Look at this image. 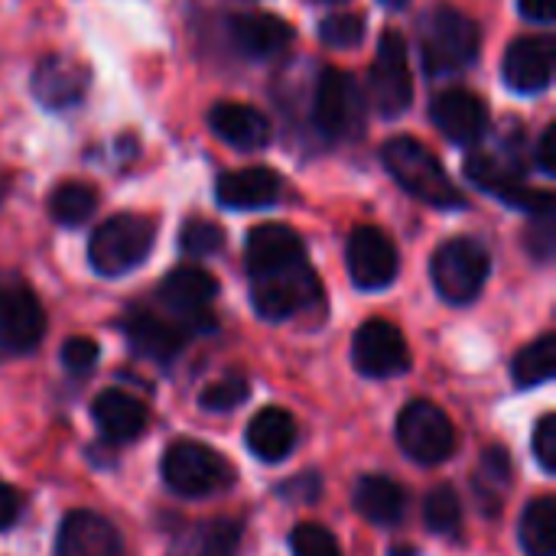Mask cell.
<instances>
[{"instance_id":"6da1fadb","label":"cell","mask_w":556,"mask_h":556,"mask_svg":"<svg viewBox=\"0 0 556 556\" xmlns=\"http://www.w3.org/2000/svg\"><path fill=\"white\" fill-rule=\"evenodd\" d=\"M482 33L472 16L450 3H437L420 16V62L430 78L469 68L479 59Z\"/></svg>"},{"instance_id":"7a4b0ae2","label":"cell","mask_w":556,"mask_h":556,"mask_svg":"<svg viewBox=\"0 0 556 556\" xmlns=\"http://www.w3.org/2000/svg\"><path fill=\"white\" fill-rule=\"evenodd\" d=\"M384 169L394 176V182L410 192L414 199L443 208V212H456L466 208V195L456 189V182L450 179V173L443 169V163L414 137H391L381 150Z\"/></svg>"},{"instance_id":"3957f363","label":"cell","mask_w":556,"mask_h":556,"mask_svg":"<svg viewBox=\"0 0 556 556\" xmlns=\"http://www.w3.org/2000/svg\"><path fill=\"white\" fill-rule=\"evenodd\" d=\"M153 238L156 228L150 218L130 212L114 215L94 228L88 241V264L101 277H124L147 261V254L153 251Z\"/></svg>"},{"instance_id":"277c9868","label":"cell","mask_w":556,"mask_h":556,"mask_svg":"<svg viewBox=\"0 0 556 556\" xmlns=\"http://www.w3.org/2000/svg\"><path fill=\"white\" fill-rule=\"evenodd\" d=\"M160 476L169 492L182 498H205L231 485L235 472L222 453L195 440H176L160 463Z\"/></svg>"},{"instance_id":"5b68a950","label":"cell","mask_w":556,"mask_h":556,"mask_svg":"<svg viewBox=\"0 0 556 556\" xmlns=\"http://www.w3.org/2000/svg\"><path fill=\"white\" fill-rule=\"evenodd\" d=\"M368 101L358 81L342 68H323L313 94V124L326 140H355L365 130Z\"/></svg>"},{"instance_id":"8992f818","label":"cell","mask_w":556,"mask_h":556,"mask_svg":"<svg viewBox=\"0 0 556 556\" xmlns=\"http://www.w3.org/2000/svg\"><path fill=\"white\" fill-rule=\"evenodd\" d=\"M489 270H492V257H489L485 244H479L476 238H453V241L440 244V251L433 254V264H430L437 293L453 306L472 303L482 293Z\"/></svg>"},{"instance_id":"52a82bcc","label":"cell","mask_w":556,"mask_h":556,"mask_svg":"<svg viewBox=\"0 0 556 556\" xmlns=\"http://www.w3.org/2000/svg\"><path fill=\"white\" fill-rule=\"evenodd\" d=\"M368 91L371 104L381 117H401L410 101H414V75H410V59H407V42L397 29L381 33L378 52L368 72Z\"/></svg>"},{"instance_id":"ba28073f","label":"cell","mask_w":556,"mask_h":556,"mask_svg":"<svg viewBox=\"0 0 556 556\" xmlns=\"http://www.w3.org/2000/svg\"><path fill=\"white\" fill-rule=\"evenodd\" d=\"M319 300H323V287L306 261L290 270L251 277V303L257 316L267 323H287L306 306H316Z\"/></svg>"},{"instance_id":"9c48e42d","label":"cell","mask_w":556,"mask_h":556,"mask_svg":"<svg viewBox=\"0 0 556 556\" xmlns=\"http://www.w3.org/2000/svg\"><path fill=\"white\" fill-rule=\"evenodd\" d=\"M397 443L401 450L420 463L437 466L446 463L456 450V427L453 420L430 401H410L397 417Z\"/></svg>"},{"instance_id":"30bf717a","label":"cell","mask_w":556,"mask_h":556,"mask_svg":"<svg viewBox=\"0 0 556 556\" xmlns=\"http://www.w3.org/2000/svg\"><path fill=\"white\" fill-rule=\"evenodd\" d=\"M466 176L485 189L489 195L515 205V208H525V212H547L554 208V192L547 189H531L525 182V173H521V163L511 156V153H472L466 160Z\"/></svg>"},{"instance_id":"8fae6325","label":"cell","mask_w":556,"mask_h":556,"mask_svg":"<svg viewBox=\"0 0 556 556\" xmlns=\"http://www.w3.org/2000/svg\"><path fill=\"white\" fill-rule=\"evenodd\" d=\"M42 336L46 313L36 293L16 277H0V358L33 352Z\"/></svg>"},{"instance_id":"7c38bea8","label":"cell","mask_w":556,"mask_h":556,"mask_svg":"<svg viewBox=\"0 0 556 556\" xmlns=\"http://www.w3.org/2000/svg\"><path fill=\"white\" fill-rule=\"evenodd\" d=\"M345 267L358 290H384L397 280L401 257H397L394 241L381 228L362 225L349 235Z\"/></svg>"},{"instance_id":"4fadbf2b","label":"cell","mask_w":556,"mask_h":556,"mask_svg":"<svg viewBox=\"0 0 556 556\" xmlns=\"http://www.w3.org/2000/svg\"><path fill=\"white\" fill-rule=\"evenodd\" d=\"M352 362L365 378H394L410 368V349L397 326L388 319H368L352 342Z\"/></svg>"},{"instance_id":"5bb4252c","label":"cell","mask_w":556,"mask_h":556,"mask_svg":"<svg viewBox=\"0 0 556 556\" xmlns=\"http://www.w3.org/2000/svg\"><path fill=\"white\" fill-rule=\"evenodd\" d=\"M556 65V46L551 36H521L505 49L502 78L518 94H541L551 88Z\"/></svg>"},{"instance_id":"9a60e30c","label":"cell","mask_w":556,"mask_h":556,"mask_svg":"<svg viewBox=\"0 0 556 556\" xmlns=\"http://www.w3.org/2000/svg\"><path fill=\"white\" fill-rule=\"evenodd\" d=\"M88 85H91V72L78 59L62 55V52L39 59V65L33 68V81H29L36 101L49 111L75 108L85 98Z\"/></svg>"},{"instance_id":"2e32d148","label":"cell","mask_w":556,"mask_h":556,"mask_svg":"<svg viewBox=\"0 0 556 556\" xmlns=\"http://www.w3.org/2000/svg\"><path fill=\"white\" fill-rule=\"evenodd\" d=\"M430 117L437 130L459 147H472L489 134V108L479 94L466 88H450L437 94L430 104Z\"/></svg>"},{"instance_id":"e0dca14e","label":"cell","mask_w":556,"mask_h":556,"mask_svg":"<svg viewBox=\"0 0 556 556\" xmlns=\"http://www.w3.org/2000/svg\"><path fill=\"white\" fill-rule=\"evenodd\" d=\"M306 261V244L290 225H257L244 241V267L251 277H267L277 270H290Z\"/></svg>"},{"instance_id":"ac0fdd59","label":"cell","mask_w":556,"mask_h":556,"mask_svg":"<svg viewBox=\"0 0 556 556\" xmlns=\"http://www.w3.org/2000/svg\"><path fill=\"white\" fill-rule=\"evenodd\" d=\"M218 296V280L202 270V267H176L169 270L160 287H156V300L186 323H208V306Z\"/></svg>"},{"instance_id":"d6986e66","label":"cell","mask_w":556,"mask_h":556,"mask_svg":"<svg viewBox=\"0 0 556 556\" xmlns=\"http://www.w3.org/2000/svg\"><path fill=\"white\" fill-rule=\"evenodd\" d=\"M231 46L254 62H270L293 42V29L277 13H235L228 20Z\"/></svg>"},{"instance_id":"ffe728a7","label":"cell","mask_w":556,"mask_h":556,"mask_svg":"<svg viewBox=\"0 0 556 556\" xmlns=\"http://www.w3.org/2000/svg\"><path fill=\"white\" fill-rule=\"evenodd\" d=\"M55 556H127L114 525L91 511H72L55 534Z\"/></svg>"},{"instance_id":"44dd1931","label":"cell","mask_w":556,"mask_h":556,"mask_svg":"<svg viewBox=\"0 0 556 556\" xmlns=\"http://www.w3.org/2000/svg\"><path fill=\"white\" fill-rule=\"evenodd\" d=\"M280 195H283V179L277 169H267V166H244V169L225 173L215 186V202L231 212L270 208Z\"/></svg>"},{"instance_id":"7402d4cb","label":"cell","mask_w":556,"mask_h":556,"mask_svg":"<svg viewBox=\"0 0 556 556\" xmlns=\"http://www.w3.org/2000/svg\"><path fill=\"white\" fill-rule=\"evenodd\" d=\"M121 326H124V336H127L130 349L137 355L150 358V362H160V365L173 362L182 352L186 339H189V332L179 323H173L166 316H156L150 309H130Z\"/></svg>"},{"instance_id":"603a6c76","label":"cell","mask_w":556,"mask_h":556,"mask_svg":"<svg viewBox=\"0 0 556 556\" xmlns=\"http://www.w3.org/2000/svg\"><path fill=\"white\" fill-rule=\"evenodd\" d=\"M208 127L215 137H222L228 147L254 153L264 150L270 143V121L264 117V111L251 108V104H238V101H218L208 111Z\"/></svg>"},{"instance_id":"cb8c5ba5","label":"cell","mask_w":556,"mask_h":556,"mask_svg":"<svg viewBox=\"0 0 556 556\" xmlns=\"http://www.w3.org/2000/svg\"><path fill=\"white\" fill-rule=\"evenodd\" d=\"M91 417L111 443H134L147 430V407L124 391H101L91 404Z\"/></svg>"},{"instance_id":"d4e9b609","label":"cell","mask_w":556,"mask_h":556,"mask_svg":"<svg viewBox=\"0 0 556 556\" xmlns=\"http://www.w3.org/2000/svg\"><path fill=\"white\" fill-rule=\"evenodd\" d=\"M296 446V420L283 407H264L248 424V450L261 463H280Z\"/></svg>"},{"instance_id":"484cf974","label":"cell","mask_w":556,"mask_h":556,"mask_svg":"<svg viewBox=\"0 0 556 556\" xmlns=\"http://www.w3.org/2000/svg\"><path fill=\"white\" fill-rule=\"evenodd\" d=\"M355 508L365 521L381 525V528H394L404 518L407 508V495L404 489L388 479V476H365L355 485Z\"/></svg>"},{"instance_id":"4316f807","label":"cell","mask_w":556,"mask_h":556,"mask_svg":"<svg viewBox=\"0 0 556 556\" xmlns=\"http://www.w3.org/2000/svg\"><path fill=\"white\" fill-rule=\"evenodd\" d=\"M521 547L528 556H556V505L538 498L521 515Z\"/></svg>"},{"instance_id":"83f0119b","label":"cell","mask_w":556,"mask_h":556,"mask_svg":"<svg viewBox=\"0 0 556 556\" xmlns=\"http://www.w3.org/2000/svg\"><path fill=\"white\" fill-rule=\"evenodd\" d=\"M94 208H98V192L88 182H78V179L55 186L52 195H49V215H52V222H59L65 228L85 225L94 215Z\"/></svg>"},{"instance_id":"f1b7e54d","label":"cell","mask_w":556,"mask_h":556,"mask_svg":"<svg viewBox=\"0 0 556 556\" xmlns=\"http://www.w3.org/2000/svg\"><path fill=\"white\" fill-rule=\"evenodd\" d=\"M241 531L231 521H208L182 538L169 556H235L238 554Z\"/></svg>"},{"instance_id":"f546056e","label":"cell","mask_w":556,"mask_h":556,"mask_svg":"<svg viewBox=\"0 0 556 556\" xmlns=\"http://www.w3.org/2000/svg\"><path fill=\"white\" fill-rule=\"evenodd\" d=\"M508 482H511V459L502 446H489L479 469H476V498L482 502V508L489 515L498 511L505 492H508Z\"/></svg>"},{"instance_id":"4dcf8cb0","label":"cell","mask_w":556,"mask_h":556,"mask_svg":"<svg viewBox=\"0 0 556 556\" xmlns=\"http://www.w3.org/2000/svg\"><path fill=\"white\" fill-rule=\"evenodd\" d=\"M556 371V336L547 332L541 336L538 342H531L528 349L518 352L515 365H511V375H515V384L518 388H538V384H547Z\"/></svg>"},{"instance_id":"1f68e13d","label":"cell","mask_w":556,"mask_h":556,"mask_svg":"<svg viewBox=\"0 0 556 556\" xmlns=\"http://www.w3.org/2000/svg\"><path fill=\"white\" fill-rule=\"evenodd\" d=\"M424 521L433 534L440 538H453L463 528V505L459 495L450 485H437L427 498H424Z\"/></svg>"},{"instance_id":"d6a6232c","label":"cell","mask_w":556,"mask_h":556,"mask_svg":"<svg viewBox=\"0 0 556 556\" xmlns=\"http://www.w3.org/2000/svg\"><path fill=\"white\" fill-rule=\"evenodd\" d=\"M179 248L186 257H212L225 248V231L208 218H192L179 231Z\"/></svg>"},{"instance_id":"836d02e7","label":"cell","mask_w":556,"mask_h":556,"mask_svg":"<svg viewBox=\"0 0 556 556\" xmlns=\"http://www.w3.org/2000/svg\"><path fill=\"white\" fill-rule=\"evenodd\" d=\"M248 394H251L248 378H244V375H228V378L208 384V388L199 394V407L208 410V414H228V410H235L238 404H244Z\"/></svg>"},{"instance_id":"e575fe53","label":"cell","mask_w":556,"mask_h":556,"mask_svg":"<svg viewBox=\"0 0 556 556\" xmlns=\"http://www.w3.org/2000/svg\"><path fill=\"white\" fill-rule=\"evenodd\" d=\"M319 39L332 49H352L365 39L362 13H332L319 23Z\"/></svg>"},{"instance_id":"d590c367","label":"cell","mask_w":556,"mask_h":556,"mask_svg":"<svg viewBox=\"0 0 556 556\" xmlns=\"http://www.w3.org/2000/svg\"><path fill=\"white\" fill-rule=\"evenodd\" d=\"M525 251L538 261L547 264L556 251V208L547 212H534L531 225L525 228Z\"/></svg>"},{"instance_id":"8d00e7d4","label":"cell","mask_w":556,"mask_h":556,"mask_svg":"<svg viewBox=\"0 0 556 556\" xmlns=\"http://www.w3.org/2000/svg\"><path fill=\"white\" fill-rule=\"evenodd\" d=\"M290 551H293V556H342L336 538H332L326 528L309 525V521L293 528V534H290Z\"/></svg>"},{"instance_id":"74e56055","label":"cell","mask_w":556,"mask_h":556,"mask_svg":"<svg viewBox=\"0 0 556 556\" xmlns=\"http://www.w3.org/2000/svg\"><path fill=\"white\" fill-rule=\"evenodd\" d=\"M98 362V342L94 339H85V336H75L62 345V365L72 371V375H85L91 371Z\"/></svg>"},{"instance_id":"f35d334b","label":"cell","mask_w":556,"mask_h":556,"mask_svg":"<svg viewBox=\"0 0 556 556\" xmlns=\"http://www.w3.org/2000/svg\"><path fill=\"white\" fill-rule=\"evenodd\" d=\"M534 456H538L541 469L554 476L556 472V417L554 414L541 417V424H538V430H534Z\"/></svg>"},{"instance_id":"ab89813d","label":"cell","mask_w":556,"mask_h":556,"mask_svg":"<svg viewBox=\"0 0 556 556\" xmlns=\"http://www.w3.org/2000/svg\"><path fill=\"white\" fill-rule=\"evenodd\" d=\"M20 511H23V498H20V492H16V489H10L7 482H0V531L13 528V525H16V518H20Z\"/></svg>"},{"instance_id":"60d3db41","label":"cell","mask_w":556,"mask_h":556,"mask_svg":"<svg viewBox=\"0 0 556 556\" xmlns=\"http://www.w3.org/2000/svg\"><path fill=\"white\" fill-rule=\"evenodd\" d=\"M538 166L544 176H551V179L556 176V124L544 127V134L538 140Z\"/></svg>"},{"instance_id":"b9f144b4","label":"cell","mask_w":556,"mask_h":556,"mask_svg":"<svg viewBox=\"0 0 556 556\" xmlns=\"http://www.w3.org/2000/svg\"><path fill=\"white\" fill-rule=\"evenodd\" d=\"M518 10L525 20L531 23H554L556 20V0H518Z\"/></svg>"},{"instance_id":"7bdbcfd3","label":"cell","mask_w":556,"mask_h":556,"mask_svg":"<svg viewBox=\"0 0 556 556\" xmlns=\"http://www.w3.org/2000/svg\"><path fill=\"white\" fill-rule=\"evenodd\" d=\"M384 7H391V10H401V7H407L410 0H381Z\"/></svg>"},{"instance_id":"ee69618b","label":"cell","mask_w":556,"mask_h":556,"mask_svg":"<svg viewBox=\"0 0 556 556\" xmlns=\"http://www.w3.org/2000/svg\"><path fill=\"white\" fill-rule=\"evenodd\" d=\"M7 199V176H0V202Z\"/></svg>"}]
</instances>
